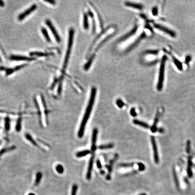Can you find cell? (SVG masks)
I'll return each mask as SVG.
<instances>
[{
  "label": "cell",
  "mask_w": 195,
  "mask_h": 195,
  "mask_svg": "<svg viewBox=\"0 0 195 195\" xmlns=\"http://www.w3.org/2000/svg\"><path fill=\"white\" fill-rule=\"evenodd\" d=\"M96 92H97L96 89L95 87H93L91 91L90 99L89 101L88 105L85 110V113L84 115L83 118L80 124V127L79 131L78 132V136L80 138H82L84 135L85 126L87 123V122L88 121L89 119L90 118V115L91 114L94 104H95Z\"/></svg>",
  "instance_id": "obj_1"
},
{
  "label": "cell",
  "mask_w": 195,
  "mask_h": 195,
  "mask_svg": "<svg viewBox=\"0 0 195 195\" xmlns=\"http://www.w3.org/2000/svg\"><path fill=\"white\" fill-rule=\"evenodd\" d=\"M74 30L73 28H71L69 32V37L68 40L67 47L66 49V53L64 61L63 63V68L65 69L67 66L68 61L69 60L70 56L71 54V51L72 49L74 40Z\"/></svg>",
  "instance_id": "obj_2"
},
{
  "label": "cell",
  "mask_w": 195,
  "mask_h": 195,
  "mask_svg": "<svg viewBox=\"0 0 195 195\" xmlns=\"http://www.w3.org/2000/svg\"><path fill=\"white\" fill-rule=\"evenodd\" d=\"M167 59L166 56H164L162 57V60L161 62L160 66L159 71V79L157 84V89L158 91H161L163 89L164 84V71H165V63Z\"/></svg>",
  "instance_id": "obj_3"
},
{
  "label": "cell",
  "mask_w": 195,
  "mask_h": 195,
  "mask_svg": "<svg viewBox=\"0 0 195 195\" xmlns=\"http://www.w3.org/2000/svg\"><path fill=\"white\" fill-rule=\"evenodd\" d=\"M37 8V6L35 4H33L31 6H30V8H28V9L25 10V11H24L23 12L21 13V14L19 15L18 16V19L19 21H22L24 19H25V18L27 16H29L33 12L35 9Z\"/></svg>",
  "instance_id": "obj_4"
},
{
  "label": "cell",
  "mask_w": 195,
  "mask_h": 195,
  "mask_svg": "<svg viewBox=\"0 0 195 195\" xmlns=\"http://www.w3.org/2000/svg\"><path fill=\"white\" fill-rule=\"evenodd\" d=\"M154 26L155 28H157L158 30L165 32V33H167L173 38H175L176 36V33L174 31H173V30H170L167 27L164 26L163 25H161L159 24H154Z\"/></svg>",
  "instance_id": "obj_5"
},
{
  "label": "cell",
  "mask_w": 195,
  "mask_h": 195,
  "mask_svg": "<svg viewBox=\"0 0 195 195\" xmlns=\"http://www.w3.org/2000/svg\"><path fill=\"white\" fill-rule=\"evenodd\" d=\"M151 142L152 145L153 150L154 151V158L155 163L156 164H159V154L158 152L157 146L156 142L154 136H151Z\"/></svg>",
  "instance_id": "obj_6"
},
{
  "label": "cell",
  "mask_w": 195,
  "mask_h": 195,
  "mask_svg": "<svg viewBox=\"0 0 195 195\" xmlns=\"http://www.w3.org/2000/svg\"><path fill=\"white\" fill-rule=\"evenodd\" d=\"M46 24L47 25V26L48 27L50 30L52 32V35H53L56 40L57 42H60L61 38H60V36L57 33V30H56L55 27L53 25V24H52L51 21H50L48 19H47L46 21Z\"/></svg>",
  "instance_id": "obj_7"
},
{
  "label": "cell",
  "mask_w": 195,
  "mask_h": 195,
  "mask_svg": "<svg viewBox=\"0 0 195 195\" xmlns=\"http://www.w3.org/2000/svg\"><path fill=\"white\" fill-rule=\"evenodd\" d=\"M95 154H93L89 160L88 167V169H87L86 173V178L89 180L91 178L92 172L93 169V164H94V162L95 160Z\"/></svg>",
  "instance_id": "obj_8"
},
{
  "label": "cell",
  "mask_w": 195,
  "mask_h": 195,
  "mask_svg": "<svg viewBox=\"0 0 195 195\" xmlns=\"http://www.w3.org/2000/svg\"><path fill=\"white\" fill-rule=\"evenodd\" d=\"M11 60H13V61H33L35 60V58L34 57H26V56H21V55H12L10 57Z\"/></svg>",
  "instance_id": "obj_9"
},
{
  "label": "cell",
  "mask_w": 195,
  "mask_h": 195,
  "mask_svg": "<svg viewBox=\"0 0 195 195\" xmlns=\"http://www.w3.org/2000/svg\"><path fill=\"white\" fill-rule=\"evenodd\" d=\"M97 134H98L97 129V128H95L93 130L92 136V145L91 149L93 152H95L96 149V144L97 140Z\"/></svg>",
  "instance_id": "obj_10"
},
{
  "label": "cell",
  "mask_w": 195,
  "mask_h": 195,
  "mask_svg": "<svg viewBox=\"0 0 195 195\" xmlns=\"http://www.w3.org/2000/svg\"><path fill=\"white\" fill-rule=\"evenodd\" d=\"M27 64H25L20 65L17 66H16L14 67L13 68H9V69H8V68H5V67L4 68V69H5L3 70H5L6 71V76H9L10 75L12 74L13 73L16 71H19V70H21V69H22L23 68L25 67V66H26L27 65Z\"/></svg>",
  "instance_id": "obj_11"
},
{
  "label": "cell",
  "mask_w": 195,
  "mask_h": 195,
  "mask_svg": "<svg viewBox=\"0 0 195 195\" xmlns=\"http://www.w3.org/2000/svg\"><path fill=\"white\" fill-rule=\"evenodd\" d=\"M164 52H165L166 53H167L168 54L170 55L172 58V59L173 60V62L174 63L175 65L178 68V69L180 70V71H182L183 69V66L182 63H181V62L179 60H178L177 58H176L170 52H168V51L166 50V49H164Z\"/></svg>",
  "instance_id": "obj_12"
},
{
  "label": "cell",
  "mask_w": 195,
  "mask_h": 195,
  "mask_svg": "<svg viewBox=\"0 0 195 195\" xmlns=\"http://www.w3.org/2000/svg\"><path fill=\"white\" fill-rule=\"evenodd\" d=\"M159 116H160V113L159 111H158L156 113V114L155 117L154 121V123H153V124L151 128V131L153 133H155L157 131V125L159 121Z\"/></svg>",
  "instance_id": "obj_13"
},
{
  "label": "cell",
  "mask_w": 195,
  "mask_h": 195,
  "mask_svg": "<svg viewBox=\"0 0 195 195\" xmlns=\"http://www.w3.org/2000/svg\"><path fill=\"white\" fill-rule=\"evenodd\" d=\"M192 157H189L188 159V166H187V174L188 175L189 178H192Z\"/></svg>",
  "instance_id": "obj_14"
},
{
  "label": "cell",
  "mask_w": 195,
  "mask_h": 195,
  "mask_svg": "<svg viewBox=\"0 0 195 195\" xmlns=\"http://www.w3.org/2000/svg\"><path fill=\"white\" fill-rule=\"evenodd\" d=\"M52 54V53H51L41 52H33L30 53L31 56H37V57H47Z\"/></svg>",
  "instance_id": "obj_15"
},
{
  "label": "cell",
  "mask_w": 195,
  "mask_h": 195,
  "mask_svg": "<svg viewBox=\"0 0 195 195\" xmlns=\"http://www.w3.org/2000/svg\"><path fill=\"white\" fill-rule=\"evenodd\" d=\"M126 6L131 7L132 8L136 9H142L143 8V6L141 4L138 3H132L130 2H126L125 3Z\"/></svg>",
  "instance_id": "obj_16"
},
{
  "label": "cell",
  "mask_w": 195,
  "mask_h": 195,
  "mask_svg": "<svg viewBox=\"0 0 195 195\" xmlns=\"http://www.w3.org/2000/svg\"><path fill=\"white\" fill-rule=\"evenodd\" d=\"M133 123L135 124L140 126L142 128H146V129H148V128H150L149 125L148 124H147L146 123H144L143 121H139L138 120H134L133 121Z\"/></svg>",
  "instance_id": "obj_17"
},
{
  "label": "cell",
  "mask_w": 195,
  "mask_h": 195,
  "mask_svg": "<svg viewBox=\"0 0 195 195\" xmlns=\"http://www.w3.org/2000/svg\"><path fill=\"white\" fill-rule=\"evenodd\" d=\"M83 27L85 30H88L89 27L88 16L87 14H84L83 16Z\"/></svg>",
  "instance_id": "obj_18"
},
{
  "label": "cell",
  "mask_w": 195,
  "mask_h": 195,
  "mask_svg": "<svg viewBox=\"0 0 195 195\" xmlns=\"http://www.w3.org/2000/svg\"><path fill=\"white\" fill-rule=\"evenodd\" d=\"M137 30H138V27L137 26H135V27H134V28H133V30L131 32H130L129 33H128L127 35H126L125 36L121 38L120 41L124 40H126V38H128L129 37L131 36L132 35H134L136 33V32L137 31Z\"/></svg>",
  "instance_id": "obj_19"
},
{
  "label": "cell",
  "mask_w": 195,
  "mask_h": 195,
  "mask_svg": "<svg viewBox=\"0 0 195 195\" xmlns=\"http://www.w3.org/2000/svg\"><path fill=\"white\" fill-rule=\"evenodd\" d=\"M91 153V151L89 150H85L83 151H80L76 153V156L78 158H81L85 157V156Z\"/></svg>",
  "instance_id": "obj_20"
},
{
  "label": "cell",
  "mask_w": 195,
  "mask_h": 195,
  "mask_svg": "<svg viewBox=\"0 0 195 195\" xmlns=\"http://www.w3.org/2000/svg\"><path fill=\"white\" fill-rule=\"evenodd\" d=\"M41 32L43 33V35L44 36V38H45L46 41L48 42H50L51 41L50 37L49 36V35L48 32H47V30H46V28H42Z\"/></svg>",
  "instance_id": "obj_21"
},
{
  "label": "cell",
  "mask_w": 195,
  "mask_h": 195,
  "mask_svg": "<svg viewBox=\"0 0 195 195\" xmlns=\"http://www.w3.org/2000/svg\"><path fill=\"white\" fill-rule=\"evenodd\" d=\"M95 58V55H93V56H92L90 58L88 61L85 64V66H84V69L87 71L89 69V68L90 67V66H91L92 63L93 62V60Z\"/></svg>",
  "instance_id": "obj_22"
},
{
  "label": "cell",
  "mask_w": 195,
  "mask_h": 195,
  "mask_svg": "<svg viewBox=\"0 0 195 195\" xmlns=\"http://www.w3.org/2000/svg\"><path fill=\"white\" fill-rule=\"evenodd\" d=\"M114 145L113 144H109L106 145H101L98 147V149H111L113 148Z\"/></svg>",
  "instance_id": "obj_23"
},
{
  "label": "cell",
  "mask_w": 195,
  "mask_h": 195,
  "mask_svg": "<svg viewBox=\"0 0 195 195\" xmlns=\"http://www.w3.org/2000/svg\"><path fill=\"white\" fill-rule=\"evenodd\" d=\"M42 177V175L41 174V173H38L36 175V178L35 180V186H37L38 184L40 183L41 181V178Z\"/></svg>",
  "instance_id": "obj_24"
},
{
  "label": "cell",
  "mask_w": 195,
  "mask_h": 195,
  "mask_svg": "<svg viewBox=\"0 0 195 195\" xmlns=\"http://www.w3.org/2000/svg\"><path fill=\"white\" fill-rule=\"evenodd\" d=\"M56 169L57 172H58V173L60 174H62L64 171V168L62 166V165H61V164L57 165L56 167Z\"/></svg>",
  "instance_id": "obj_25"
},
{
  "label": "cell",
  "mask_w": 195,
  "mask_h": 195,
  "mask_svg": "<svg viewBox=\"0 0 195 195\" xmlns=\"http://www.w3.org/2000/svg\"><path fill=\"white\" fill-rule=\"evenodd\" d=\"M173 177H174V178L175 182V183L176 184L177 186L178 187H179V182H178V177H177V175L176 174V172L175 171L174 169H173Z\"/></svg>",
  "instance_id": "obj_26"
},
{
  "label": "cell",
  "mask_w": 195,
  "mask_h": 195,
  "mask_svg": "<svg viewBox=\"0 0 195 195\" xmlns=\"http://www.w3.org/2000/svg\"><path fill=\"white\" fill-rule=\"evenodd\" d=\"M116 105L119 108H122L125 105V104L121 99H118L116 100Z\"/></svg>",
  "instance_id": "obj_27"
},
{
  "label": "cell",
  "mask_w": 195,
  "mask_h": 195,
  "mask_svg": "<svg viewBox=\"0 0 195 195\" xmlns=\"http://www.w3.org/2000/svg\"><path fill=\"white\" fill-rule=\"evenodd\" d=\"M77 189H78V186L76 184H74L72 186V192H71V195H76L77 192Z\"/></svg>",
  "instance_id": "obj_28"
},
{
  "label": "cell",
  "mask_w": 195,
  "mask_h": 195,
  "mask_svg": "<svg viewBox=\"0 0 195 195\" xmlns=\"http://www.w3.org/2000/svg\"><path fill=\"white\" fill-rule=\"evenodd\" d=\"M159 52L158 50H149L147 51L145 53L151 55H157L159 53Z\"/></svg>",
  "instance_id": "obj_29"
},
{
  "label": "cell",
  "mask_w": 195,
  "mask_h": 195,
  "mask_svg": "<svg viewBox=\"0 0 195 195\" xmlns=\"http://www.w3.org/2000/svg\"><path fill=\"white\" fill-rule=\"evenodd\" d=\"M191 150V142L190 140H187L186 146V152L187 153H189Z\"/></svg>",
  "instance_id": "obj_30"
},
{
  "label": "cell",
  "mask_w": 195,
  "mask_h": 195,
  "mask_svg": "<svg viewBox=\"0 0 195 195\" xmlns=\"http://www.w3.org/2000/svg\"><path fill=\"white\" fill-rule=\"evenodd\" d=\"M134 165L133 163H129V164H120V166L122 167H125V168H128V167H133Z\"/></svg>",
  "instance_id": "obj_31"
},
{
  "label": "cell",
  "mask_w": 195,
  "mask_h": 195,
  "mask_svg": "<svg viewBox=\"0 0 195 195\" xmlns=\"http://www.w3.org/2000/svg\"><path fill=\"white\" fill-rule=\"evenodd\" d=\"M139 166V169L140 171H144L145 169V165L141 163L138 164Z\"/></svg>",
  "instance_id": "obj_32"
},
{
  "label": "cell",
  "mask_w": 195,
  "mask_h": 195,
  "mask_svg": "<svg viewBox=\"0 0 195 195\" xmlns=\"http://www.w3.org/2000/svg\"><path fill=\"white\" fill-rule=\"evenodd\" d=\"M130 113H131V115L132 116H134V117L136 116V115H137V113L135 112V109L134 108H132L131 109V110H130Z\"/></svg>",
  "instance_id": "obj_33"
},
{
  "label": "cell",
  "mask_w": 195,
  "mask_h": 195,
  "mask_svg": "<svg viewBox=\"0 0 195 195\" xmlns=\"http://www.w3.org/2000/svg\"><path fill=\"white\" fill-rule=\"evenodd\" d=\"M158 9L156 7H154L152 9V13L154 16H156L158 14Z\"/></svg>",
  "instance_id": "obj_34"
},
{
  "label": "cell",
  "mask_w": 195,
  "mask_h": 195,
  "mask_svg": "<svg viewBox=\"0 0 195 195\" xmlns=\"http://www.w3.org/2000/svg\"><path fill=\"white\" fill-rule=\"evenodd\" d=\"M44 2H48V3H50V4H52V5H54L56 4V1H52V0H50V1H48V0H44Z\"/></svg>",
  "instance_id": "obj_35"
},
{
  "label": "cell",
  "mask_w": 195,
  "mask_h": 195,
  "mask_svg": "<svg viewBox=\"0 0 195 195\" xmlns=\"http://www.w3.org/2000/svg\"><path fill=\"white\" fill-rule=\"evenodd\" d=\"M96 164H97V167L98 168H102V164H101L100 161L99 159L97 161Z\"/></svg>",
  "instance_id": "obj_36"
},
{
  "label": "cell",
  "mask_w": 195,
  "mask_h": 195,
  "mask_svg": "<svg viewBox=\"0 0 195 195\" xmlns=\"http://www.w3.org/2000/svg\"><path fill=\"white\" fill-rule=\"evenodd\" d=\"M191 60V57L190 56H187V57H186V59H185V61H186V63H188L190 62Z\"/></svg>",
  "instance_id": "obj_37"
},
{
  "label": "cell",
  "mask_w": 195,
  "mask_h": 195,
  "mask_svg": "<svg viewBox=\"0 0 195 195\" xmlns=\"http://www.w3.org/2000/svg\"><path fill=\"white\" fill-rule=\"evenodd\" d=\"M158 131L159 133H164V129H163V128H159L158 129Z\"/></svg>",
  "instance_id": "obj_38"
},
{
  "label": "cell",
  "mask_w": 195,
  "mask_h": 195,
  "mask_svg": "<svg viewBox=\"0 0 195 195\" xmlns=\"http://www.w3.org/2000/svg\"><path fill=\"white\" fill-rule=\"evenodd\" d=\"M4 5H5L4 2L2 1H0V6L3 7V6H4Z\"/></svg>",
  "instance_id": "obj_39"
},
{
  "label": "cell",
  "mask_w": 195,
  "mask_h": 195,
  "mask_svg": "<svg viewBox=\"0 0 195 195\" xmlns=\"http://www.w3.org/2000/svg\"><path fill=\"white\" fill-rule=\"evenodd\" d=\"M28 195H35V194L32 193H31L29 194H28Z\"/></svg>",
  "instance_id": "obj_40"
},
{
  "label": "cell",
  "mask_w": 195,
  "mask_h": 195,
  "mask_svg": "<svg viewBox=\"0 0 195 195\" xmlns=\"http://www.w3.org/2000/svg\"><path fill=\"white\" fill-rule=\"evenodd\" d=\"M146 195L145 194H140V195Z\"/></svg>",
  "instance_id": "obj_41"
}]
</instances>
